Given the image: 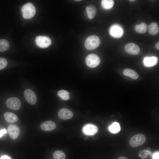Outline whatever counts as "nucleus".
Wrapping results in <instances>:
<instances>
[{"mask_svg": "<svg viewBox=\"0 0 159 159\" xmlns=\"http://www.w3.org/2000/svg\"><path fill=\"white\" fill-rule=\"evenodd\" d=\"M155 47L157 49L159 50V42H158L155 45Z\"/></svg>", "mask_w": 159, "mask_h": 159, "instance_id": "29", "label": "nucleus"}, {"mask_svg": "<svg viewBox=\"0 0 159 159\" xmlns=\"http://www.w3.org/2000/svg\"><path fill=\"white\" fill-rule=\"evenodd\" d=\"M143 64L146 67H150L155 65L158 62V58L156 57H146L143 59Z\"/></svg>", "mask_w": 159, "mask_h": 159, "instance_id": "14", "label": "nucleus"}, {"mask_svg": "<svg viewBox=\"0 0 159 159\" xmlns=\"http://www.w3.org/2000/svg\"><path fill=\"white\" fill-rule=\"evenodd\" d=\"M125 49L127 53L133 55L138 54L140 51L138 46L133 43L127 44L125 46Z\"/></svg>", "mask_w": 159, "mask_h": 159, "instance_id": "11", "label": "nucleus"}, {"mask_svg": "<svg viewBox=\"0 0 159 159\" xmlns=\"http://www.w3.org/2000/svg\"><path fill=\"white\" fill-rule=\"evenodd\" d=\"M58 116L62 120H67L70 119L72 117L73 113L71 110L68 109L62 108L59 111Z\"/></svg>", "mask_w": 159, "mask_h": 159, "instance_id": "12", "label": "nucleus"}, {"mask_svg": "<svg viewBox=\"0 0 159 159\" xmlns=\"http://www.w3.org/2000/svg\"><path fill=\"white\" fill-rule=\"evenodd\" d=\"M82 130L85 134L88 135H92L97 132L98 129L96 125L92 124H88L83 126Z\"/></svg>", "mask_w": 159, "mask_h": 159, "instance_id": "9", "label": "nucleus"}, {"mask_svg": "<svg viewBox=\"0 0 159 159\" xmlns=\"http://www.w3.org/2000/svg\"><path fill=\"white\" fill-rule=\"evenodd\" d=\"M108 129L110 132L113 133H117L120 130V124L117 122L113 123L109 127Z\"/></svg>", "mask_w": 159, "mask_h": 159, "instance_id": "20", "label": "nucleus"}, {"mask_svg": "<svg viewBox=\"0 0 159 159\" xmlns=\"http://www.w3.org/2000/svg\"><path fill=\"white\" fill-rule=\"evenodd\" d=\"M57 94L62 100H69L70 98L69 93L66 90H60L58 92Z\"/></svg>", "mask_w": 159, "mask_h": 159, "instance_id": "23", "label": "nucleus"}, {"mask_svg": "<svg viewBox=\"0 0 159 159\" xmlns=\"http://www.w3.org/2000/svg\"><path fill=\"white\" fill-rule=\"evenodd\" d=\"M0 159H11V158L9 156L4 155L1 156Z\"/></svg>", "mask_w": 159, "mask_h": 159, "instance_id": "28", "label": "nucleus"}, {"mask_svg": "<svg viewBox=\"0 0 159 159\" xmlns=\"http://www.w3.org/2000/svg\"><path fill=\"white\" fill-rule=\"evenodd\" d=\"M148 29L149 33L153 35L157 34L159 32L158 25L155 22H152L149 24Z\"/></svg>", "mask_w": 159, "mask_h": 159, "instance_id": "16", "label": "nucleus"}, {"mask_svg": "<svg viewBox=\"0 0 159 159\" xmlns=\"http://www.w3.org/2000/svg\"><path fill=\"white\" fill-rule=\"evenodd\" d=\"M130 1L132 2V1H135V0H129Z\"/></svg>", "mask_w": 159, "mask_h": 159, "instance_id": "31", "label": "nucleus"}, {"mask_svg": "<svg viewBox=\"0 0 159 159\" xmlns=\"http://www.w3.org/2000/svg\"><path fill=\"white\" fill-rule=\"evenodd\" d=\"M7 130L10 137L14 140L18 138L20 133V130L19 127L14 124L9 125L8 127Z\"/></svg>", "mask_w": 159, "mask_h": 159, "instance_id": "8", "label": "nucleus"}, {"mask_svg": "<svg viewBox=\"0 0 159 159\" xmlns=\"http://www.w3.org/2000/svg\"><path fill=\"white\" fill-rule=\"evenodd\" d=\"M114 1L112 0H102L101 1V5L103 8L108 9H111L114 5Z\"/></svg>", "mask_w": 159, "mask_h": 159, "instance_id": "21", "label": "nucleus"}, {"mask_svg": "<svg viewBox=\"0 0 159 159\" xmlns=\"http://www.w3.org/2000/svg\"><path fill=\"white\" fill-rule=\"evenodd\" d=\"M53 156L54 159H66L64 153L60 150L55 151L53 153Z\"/></svg>", "mask_w": 159, "mask_h": 159, "instance_id": "24", "label": "nucleus"}, {"mask_svg": "<svg viewBox=\"0 0 159 159\" xmlns=\"http://www.w3.org/2000/svg\"><path fill=\"white\" fill-rule=\"evenodd\" d=\"M153 159H159V153L158 151L154 153L152 155Z\"/></svg>", "mask_w": 159, "mask_h": 159, "instance_id": "26", "label": "nucleus"}, {"mask_svg": "<svg viewBox=\"0 0 159 159\" xmlns=\"http://www.w3.org/2000/svg\"><path fill=\"white\" fill-rule=\"evenodd\" d=\"M7 131L6 129L4 128L0 130V138H1L4 134L6 133Z\"/></svg>", "mask_w": 159, "mask_h": 159, "instance_id": "27", "label": "nucleus"}, {"mask_svg": "<svg viewBox=\"0 0 159 159\" xmlns=\"http://www.w3.org/2000/svg\"><path fill=\"white\" fill-rule=\"evenodd\" d=\"M123 73L124 75L130 77L134 79H137L138 77V74L134 70L130 69H125Z\"/></svg>", "mask_w": 159, "mask_h": 159, "instance_id": "18", "label": "nucleus"}, {"mask_svg": "<svg viewBox=\"0 0 159 159\" xmlns=\"http://www.w3.org/2000/svg\"><path fill=\"white\" fill-rule=\"evenodd\" d=\"M100 43V40L98 37L93 35L88 37L86 39L85 45L88 50H92L97 48Z\"/></svg>", "mask_w": 159, "mask_h": 159, "instance_id": "2", "label": "nucleus"}, {"mask_svg": "<svg viewBox=\"0 0 159 159\" xmlns=\"http://www.w3.org/2000/svg\"><path fill=\"white\" fill-rule=\"evenodd\" d=\"M56 123L52 120H48L43 122L40 125L41 129L44 131H51L56 127Z\"/></svg>", "mask_w": 159, "mask_h": 159, "instance_id": "13", "label": "nucleus"}, {"mask_svg": "<svg viewBox=\"0 0 159 159\" xmlns=\"http://www.w3.org/2000/svg\"><path fill=\"white\" fill-rule=\"evenodd\" d=\"M110 35L115 38H119L121 37L123 34L122 28L117 24H114L110 28Z\"/></svg>", "mask_w": 159, "mask_h": 159, "instance_id": "10", "label": "nucleus"}, {"mask_svg": "<svg viewBox=\"0 0 159 159\" xmlns=\"http://www.w3.org/2000/svg\"><path fill=\"white\" fill-rule=\"evenodd\" d=\"M146 140V137L144 135L139 134L132 137L130 140L129 143L131 147L135 148L143 145Z\"/></svg>", "mask_w": 159, "mask_h": 159, "instance_id": "3", "label": "nucleus"}, {"mask_svg": "<svg viewBox=\"0 0 159 159\" xmlns=\"http://www.w3.org/2000/svg\"><path fill=\"white\" fill-rule=\"evenodd\" d=\"M9 46L8 41L5 39H0V52H4L7 50Z\"/></svg>", "mask_w": 159, "mask_h": 159, "instance_id": "22", "label": "nucleus"}, {"mask_svg": "<svg viewBox=\"0 0 159 159\" xmlns=\"http://www.w3.org/2000/svg\"><path fill=\"white\" fill-rule=\"evenodd\" d=\"M118 159H128L125 157L122 156L119 157Z\"/></svg>", "mask_w": 159, "mask_h": 159, "instance_id": "30", "label": "nucleus"}, {"mask_svg": "<svg viewBox=\"0 0 159 159\" xmlns=\"http://www.w3.org/2000/svg\"><path fill=\"white\" fill-rule=\"evenodd\" d=\"M81 0H75V1H81Z\"/></svg>", "mask_w": 159, "mask_h": 159, "instance_id": "32", "label": "nucleus"}, {"mask_svg": "<svg viewBox=\"0 0 159 159\" xmlns=\"http://www.w3.org/2000/svg\"><path fill=\"white\" fill-rule=\"evenodd\" d=\"M4 117L7 122L13 123L17 121L18 118L17 116L15 114L10 112H7L5 113Z\"/></svg>", "mask_w": 159, "mask_h": 159, "instance_id": "15", "label": "nucleus"}, {"mask_svg": "<svg viewBox=\"0 0 159 159\" xmlns=\"http://www.w3.org/2000/svg\"><path fill=\"white\" fill-rule=\"evenodd\" d=\"M21 11L23 17L26 19L32 18L36 12L34 6L31 3H28L23 5L21 7Z\"/></svg>", "mask_w": 159, "mask_h": 159, "instance_id": "1", "label": "nucleus"}, {"mask_svg": "<svg viewBox=\"0 0 159 159\" xmlns=\"http://www.w3.org/2000/svg\"><path fill=\"white\" fill-rule=\"evenodd\" d=\"M24 97L27 101L30 104L33 105L37 102V98L34 92L31 90L26 89L24 92Z\"/></svg>", "mask_w": 159, "mask_h": 159, "instance_id": "7", "label": "nucleus"}, {"mask_svg": "<svg viewBox=\"0 0 159 159\" xmlns=\"http://www.w3.org/2000/svg\"><path fill=\"white\" fill-rule=\"evenodd\" d=\"M85 62L89 67L94 68L99 64L100 59L97 55L94 54H90L86 57Z\"/></svg>", "mask_w": 159, "mask_h": 159, "instance_id": "5", "label": "nucleus"}, {"mask_svg": "<svg viewBox=\"0 0 159 159\" xmlns=\"http://www.w3.org/2000/svg\"><path fill=\"white\" fill-rule=\"evenodd\" d=\"M136 32L138 33L143 34L147 30V25L144 22H142L139 24L136 25L135 27Z\"/></svg>", "mask_w": 159, "mask_h": 159, "instance_id": "19", "label": "nucleus"}, {"mask_svg": "<svg viewBox=\"0 0 159 159\" xmlns=\"http://www.w3.org/2000/svg\"><path fill=\"white\" fill-rule=\"evenodd\" d=\"M87 12L88 18L90 19L94 18L96 13V9L95 6L92 5L88 6L86 8Z\"/></svg>", "mask_w": 159, "mask_h": 159, "instance_id": "17", "label": "nucleus"}, {"mask_svg": "<svg viewBox=\"0 0 159 159\" xmlns=\"http://www.w3.org/2000/svg\"><path fill=\"white\" fill-rule=\"evenodd\" d=\"M7 61L4 58L0 57V70L5 68L7 65Z\"/></svg>", "mask_w": 159, "mask_h": 159, "instance_id": "25", "label": "nucleus"}, {"mask_svg": "<svg viewBox=\"0 0 159 159\" xmlns=\"http://www.w3.org/2000/svg\"><path fill=\"white\" fill-rule=\"evenodd\" d=\"M35 42L36 44L39 47L46 48L50 45L51 40L47 36H39L36 37Z\"/></svg>", "mask_w": 159, "mask_h": 159, "instance_id": "6", "label": "nucleus"}, {"mask_svg": "<svg viewBox=\"0 0 159 159\" xmlns=\"http://www.w3.org/2000/svg\"><path fill=\"white\" fill-rule=\"evenodd\" d=\"M6 104L8 108L14 110H18L21 106V101L16 97H11L8 98L6 101Z\"/></svg>", "mask_w": 159, "mask_h": 159, "instance_id": "4", "label": "nucleus"}]
</instances>
